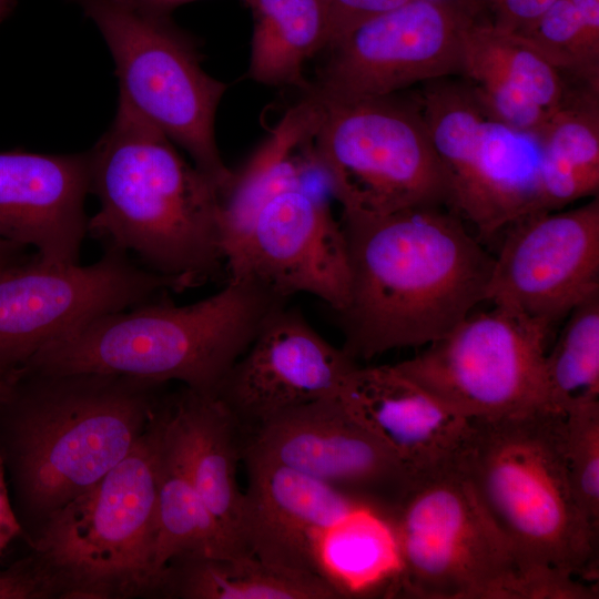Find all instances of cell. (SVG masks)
Listing matches in <instances>:
<instances>
[{
	"mask_svg": "<svg viewBox=\"0 0 599 599\" xmlns=\"http://www.w3.org/2000/svg\"><path fill=\"white\" fill-rule=\"evenodd\" d=\"M348 298L337 312L355 361L426 346L486 301L494 256L444 206L343 213Z\"/></svg>",
	"mask_w": 599,
	"mask_h": 599,
	"instance_id": "cell-1",
	"label": "cell"
},
{
	"mask_svg": "<svg viewBox=\"0 0 599 599\" xmlns=\"http://www.w3.org/2000/svg\"><path fill=\"white\" fill-rule=\"evenodd\" d=\"M165 385L115 374L19 369L0 399V459L29 545L53 512L130 454Z\"/></svg>",
	"mask_w": 599,
	"mask_h": 599,
	"instance_id": "cell-2",
	"label": "cell"
},
{
	"mask_svg": "<svg viewBox=\"0 0 599 599\" xmlns=\"http://www.w3.org/2000/svg\"><path fill=\"white\" fill-rule=\"evenodd\" d=\"M89 156L88 232L191 288L226 273L217 186L123 98Z\"/></svg>",
	"mask_w": 599,
	"mask_h": 599,
	"instance_id": "cell-3",
	"label": "cell"
},
{
	"mask_svg": "<svg viewBox=\"0 0 599 599\" xmlns=\"http://www.w3.org/2000/svg\"><path fill=\"white\" fill-rule=\"evenodd\" d=\"M286 303L250 278H227L222 290L187 305L163 293L89 321L41 348L22 368L176 380L215 395L267 316Z\"/></svg>",
	"mask_w": 599,
	"mask_h": 599,
	"instance_id": "cell-4",
	"label": "cell"
},
{
	"mask_svg": "<svg viewBox=\"0 0 599 599\" xmlns=\"http://www.w3.org/2000/svg\"><path fill=\"white\" fill-rule=\"evenodd\" d=\"M565 436V414L541 406L473 418L456 460L522 572L593 571L598 529L573 493Z\"/></svg>",
	"mask_w": 599,
	"mask_h": 599,
	"instance_id": "cell-5",
	"label": "cell"
},
{
	"mask_svg": "<svg viewBox=\"0 0 599 599\" xmlns=\"http://www.w3.org/2000/svg\"><path fill=\"white\" fill-rule=\"evenodd\" d=\"M163 400L130 454L90 489L53 512L30 544L57 599L155 596Z\"/></svg>",
	"mask_w": 599,
	"mask_h": 599,
	"instance_id": "cell-6",
	"label": "cell"
},
{
	"mask_svg": "<svg viewBox=\"0 0 599 599\" xmlns=\"http://www.w3.org/2000/svg\"><path fill=\"white\" fill-rule=\"evenodd\" d=\"M383 524L397 562L389 593L520 598L524 572L515 552L455 467L418 477Z\"/></svg>",
	"mask_w": 599,
	"mask_h": 599,
	"instance_id": "cell-7",
	"label": "cell"
},
{
	"mask_svg": "<svg viewBox=\"0 0 599 599\" xmlns=\"http://www.w3.org/2000/svg\"><path fill=\"white\" fill-rule=\"evenodd\" d=\"M317 99L314 158L343 213L449 206L447 174L416 98Z\"/></svg>",
	"mask_w": 599,
	"mask_h": 599,
	"instance_id": "cell-8",
	"label": "cell"
},
{
	"mask_svg": "<svg viewBox=\"0 0 599 599\" xmlns=\"http://www.w3.org/2000/svg\"><path fill=\"white\" fill-rule=\"evenodd\" d=\"M102 33L115 63L120 94L136 112L184 149L223 191L233 171L215 141L217 106L227 84L201 65L193 40L170 17L124 0H70Z\"/></svg>",
	"mask_w": 599,
	"mask_h": 599,
	"instance_id": "cell-9",
	"label": "cell"
},
{
	"mask_svg": "<svg viewBox=\"0 0 599 599\" xmlns=\"http://www.w3.org/2000/svg\"><path fill=\"white\" fill-rule=\"evenodd\" d=\"M416 100L446 171L448 209L490 238L535 213L540 151L536 135L488 113L463 80L423 84Z\"/></svg>",
	"mask_w": 599,
	"mask_h": 599,
	"instance_id": "cell-10",
	"label": "cell"
},
{
	"mask_svg": "<svg viewBox=\"0 0 599 599\" xmlns=\"http://www.w3.org/2000/svg\"><path fill=\"white\" fill-rule=\"evenodd\" d=\"M190 285L135 264L108 245L89 265H54L37 255L0 270V367L21 368L44 346L89 321Z\"/></svg>",
	"mask_w": 599,
	"mask_h": 599,
	"instance_id": "cell-11",
	"label": "cell"
},
{
	"mask_svg": "<svg viewBox=\"0 0 599 599\" xmlns=\"http://www.w3.org/2000/svg\"><path fill=\"white\" fill-rule=\"evenodd\" d=\"M547 327L506 307L468 315L414 357L394 364L466 418L544 406ZM546 408V407H545Z\"/></svg>",
	"mask_w": 599,
	"mask_h": 599,
	"instance_id": "cell-12",
	"label": "cell"
},
{
	"mask_svg": "<svg viewBox=\"0 0 599 599\" xmlns=\"http://www.w3.org/2000/svg\"><path fill=\"white\" fill-rule=\"evenodd\" d=\"M484 14L474 0H410L353 27L328 49L305 92L355 101L460 75L466 29Z\"/></svg>",
	"mask_w": 599,
	"mask_h": 599,
	"instance_id": "cell-13",
	"label": "cell"
},
{
	"mask_svg": "<svg viewBox=\"0 0 599 599\" xmlns=\"http://www.w3.org/2000/svg\"><path fill=\"white\" fill-rule=\"evenodd\" d=\"M243 455L317 479L382 521L418 478L337 396L277 414L244 440Z\"/></svg>",
	"mask_w": 599,
	"mask_h": 599,
	"instance_id": "cell-14",
	"label": "cell"
},
{
	"mask_svg": "<svg viewBox=\"0 0 599 599\" xmlns=\"http://www.w3.org/2000/svg\"><path fill=\"white\" fill-rule=\"evenodd\" d=\"M494 264L486 301L549 331L599 292V199L512 222Z\"/></svg>",
	"mask_w": 599,
	"mask_h": 599,
	"instance_id": "cell-15",
	"label": "cell"
},
{
	"mask_svg": "<svg viewBox=\"0 0 599 599\" xmlns=\"http://www.w3.org/2000/svg\"><path fill=\"white\" fill-rule=\"evenodd\" d=\"M224 256L227 278H250L283 300L306 293L336 313L347 303L342 225L305 182L266 200Z\"/></svg>",
	"mask_w": 599,
	"mask_h": 599,
	"instance_id": "cell-16",
	"label": "cell"
},
{
	"mask_svg": "<svg viewBox=\"0 0 599 599\" xmlns=\"http://www.w3.org/2000/svg\"><path fill=\"white\" fill-rule=\"evenodd\" d=\"M325 339L298 308H275L230 368L215 396L244 440L280 413L337 396L357 366Z\"/></svg>",
	"mask_w": 599,
	"mask_h": 599,
	"instance_id": "cell-17",
	"label": "cell"
},
{
	"mask_svg": "<svg viewBox=\"0 0 599 599\" xmlns=\"http://www.w3.org/2000/svg\"><path fill=\"white\" fill-rule=\"evenodd\" d=\"M242 461L247 473L242 521L246 555L332 581L323 564L324 540L341 521L366 510L331 486L283 465L250 455H243Z\"/></svg>",
	"mask_w": 599,
	"mask_h": 599,
	"instance_id": "cell-18",
	"label": "cell"
},
{
	"mask_svg": "<svg viewBox=\"0 0 599 599\" xmlns=\"http://www.w3.org/2000/svg\"><path fill=\"white\" fill-rule=\"evenodd\" d=\"M90 156L0 152V238L49 264H78L88 233Z\"/></svg>",
	"mask_w": 599,
	"mask_h": 599,
	"instance_id": "cell-19",
	"label": "cell"
},
{
	"mask_svg": "<svg viewBox=\"0 0 599 599\" xmlns=\"http://www.w3.org/2000/svg\"><path fill=\"white\" fill-rule=\"evenodd\" d=\"M337 398L417 477L455 467L470 419L395 365H357L344 379Z\"/></svg>",
	"mask_w": 599,
	"mask_h": 599,
	"instance_id": "cell-20",
	"label": "cell"
},
{
	"mask_svg": "<svg viewBox=\"0 0 599 599\" xmlns=\"http://www.w3.org/2000/svg\"><path fill=\"white\" fill-rule=\"evenodd\" d=\"M459 77L488 113L534 135L560 108L572 84L520 35L485 18L464 33Z\"/></svg>",
	"mask_w": 599,
	"mask_h": 599,
	"instance_id": "cell-21",
	"label": "cell"
},
{
	"mask_svg": "<svg viewBox=\"0 0 599 599\" xmlns=\"http://www.w3.org/2000/svg\"><path fill=\"white\" fill-rule=\"evenodd\" d=\"M165 403L169 430L217 528L224 556L246 555L242 541L244 493L236 477L243 437L236 423L215 395L186 386L166 394Z\"/></svg>",
	"mask_w": 599,
	"mask_h": 599,
	"instance_id": "cell-22",
	"label": "cell"
},
{
	"mask_svg": "<svg viewBox=\"0 0 599 599\" xmlns=\"http://www.w3.org/2000/svg\"><path fill=\"white\" fill-rule=\"evenodd\" d=\"M323 116V104L313 94L291 106L271 130L268 138L233 176L220 195V226L223 251L244 230L255 211L271 196L305 182L316 165L314 142Z\"/></svg>",
	"mask_w": 599,
	"mask_h": 599,
	"instance_id": "cell-23",
	"label": "cell"
},
{
	"mask_svg": "<svg viewBox=\"0 0 599 599\" xmlns=\"http://www.w3.org/2000/svg\"><path fill=\"white\" fill-rule=\"evenodd\" d=\"M155 598L173 599H338L332 581L285 569L255 556L174 557L161 573Z\"/></svg>",
	"mask_w": 599,
	"mask_h": 599,
	"instance_id": "cell-24",
	"label": "cell"
},
{
	"mask_svg": "<svg viewBox=\"0 0 599 599\" xmlns=\"http://www.w3.org/2000/svg\"><path fill=\"white\" fill-rule=\"evenodd\" d=\"M540 164L536 212L565 209L599 191V90L571 84L536 135Z\"/></svg>",
	"mask_w": 599,
	"mask_h": 599,
	"instance_id": "cell-25",
	"label": "cell"
},
{
	"mask_svg": "<svg viewBox=\"0 0 599 599\" xmlns=\"http://www.w3.org/2000/svg\"><path fill=\"white\" fill-rule=\"evenodd\" d=\"M253 16L248 75L266 85L308 88L305 62L331 42L326 0H244Z\"/></svg>",
	"mask_w": 599,
	"mask_h": 599,
	"instance_id": "cell-26",
	"label": "cell"
},
{
	"mask_svg": "<svg viewBox=\"0 0 599 599\" xmlns=\"http://www.w3.org/2000/svg\"><path fill=\"white\" fill-rule=\"evenodd\" d=\"M165 396L158 465L153 559L155 596L161 573L174 557L189 552L224 556L217 528L203 505L169 430Z\"/></svg>",
	"mask_w": 599,
	"mask_h": 599,
	"instance_id": "cell-27",
	"label": "cell"
},
{
	"mask_svg": "<svg viewBox=\"0 0 599 599\" xmlns=\"http://www.w3.org/2000/svg\"><path fill=\"white\" fill-rule=\"evenodd\" d=\"M567 316L544 361V406L562 414L599 402V292Z\"/></svg>",
	"mask_w": 599,
	"mask_h": 599,
	"instance_id": "cell-28",
	"label": "cell"
},
{
	"mask_svg": "<svg viewBox=\"0 0 599 599\" xmlns=\"http://www.w3.org/2000/svg\"><path fill=\"white\" fill-rule=\"evenodd\" d=\"M515 33L567 80L599 90V0H556Z\"/></svg>",
	"mask_w": 599,
	"mask_h": 599,
	"instance_id": "cell-29",
	"label": "cell"
},
{
	"mask_svg": "<svg viewBox=\"0 0 599 599\" xmlns=\"http://www.w3.org/2000/svg\"><path fill=\"white\" fill-rule=\"evenodd\" d=\"M565 448L573 493L590 524L599 528V402L566 413Z\"/></svg>",
	"mask_w": 599,
	"mask_h": 599,
	"instance_id": "cell-30",
	"label": "cell"
},
{
	"mask_svg": "<svg viewBox=\"0 0 599 599\" xmlns=\"http://www.w3.org/2000/svg\"><path fill=\"white\" fill-rule=\"evenodd\" d=\"M54 588L33 556L0 570V599H55Z\"/></svg>",
	"mask_w": 599,
	"mask_h": 599,
	"instance_id": "cell-31",
	"label": "cell"
},
{
	"mask_svg": "<svg viewBox=\"0 0 599 599\" xmlns=\"http://www.w3.org/2000/svg\"><path fill=\"white\" fill-rule=\"evenodd\" d=\"M494 27L518 32L534 22L556 0H474Z\"/></svg>",
	"mask_w": 599,
	"mask_h": 599,
	"instance_id": "cell-32",
	"label": "cell"
},
{
	"mask_svg": "<svg viewBox=\"0 0 599 599\" xmlns=\"http://www.w3.org/2000/svg\"><path fill=\"white\" fill-rule=\"evenodd\" d=\"M331 19L328 47L362 21L410 0H326ZM327 47V48H328ZM326 48V49H327Z\"/></svg>",
	"mask_w": 599,
	"mask_h": 599,
	"instance_id": "cell-33",
	"label": "cell"
},
{
	"mask_svg": "<svg viewBox=\"0 0 599 599\" xmlns=\"http://www.w3.org/2000/svg\"><path fill=\"white\" fill-rule=\"evenodd\" d=\"M22 535V528L13 509L6 470L0 459V557L10 542Z\"/></svg>",
	"mask_w": 599,
	"mask_h": 599,
	"instance_id": "cell-34",
	"label": "cell"
},
{
	"mask_svg": "<svg viewBox=\"0 0 599 599\" xmlns=\"http://www.w3.org/2000/svg\"><path fill=\"white\" fill-rule=\"evenodd\" d=\"M131 6L142 10L144 12L161 16L170 17L171 12L177 7L196 1V0H124Z\"/></svg>",
	"mask_w": 599,
	"mask_h": 599,
	"instance_id": "cell-35",
	"label": "cell"
},
{
	"mask_svg": "<svg viewBox=\"0 0 599 599\" xmlns=\"http://www.w3.org/2000/svg\"><path fill=\"white\" fill-rule=\"evenodd\" d=\"M26 247L0 238V270L3 267L24 260L22 251Z\"/></svg>",
	"mask_w": 599,
	"mask_h": 599,
	"instance_id": "cell-36",
	"label": "cell"
},
{
	"mask_svg": "<svg viewBox=\"0 0 599 599\" xmlns=\"http://www.w3.org/2000/svg\"><path fill=\"white\" fill-rule=\"evenodd\" d=\"M20 368L8 369L0 367V399L7 394Z\"/></svg>",
	"mask_w": 599,
	"mask_h": 599,
	"instance_id": "cell-37",
	"label": "cell"
},
{
	"mask_svg": "<svg viewBox=\"0 0 599 599\" xmlns=\"http://www.w3.org/2000/svg\"><path fill=\"white\" fill-rule=\"evenodd\" d=\"M14 0H0V22L11 11Z\"/></svg>",
	"mask_w": 599,
	"mask_h": 599,
	"instance_id": "cell-38",
	"label": "cell"
}]
</instances>
